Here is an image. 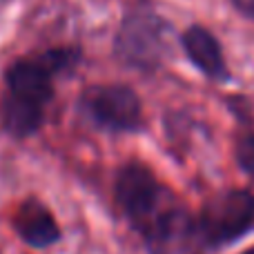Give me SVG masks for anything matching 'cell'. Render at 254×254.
<instances>
[{
    "instance_id": "1",
    "label": "cell",
    "mask_w": 254,
    "mask_h": 254,
    "mask_svg": "<svg viewBox=\"0 0 254 254\" xmlns=\"http://www.w3.org/2000/svg\"><path fill=\"white\" fill-rule=\"evenodd\" d=\"M74 52L54 49L43 56L18 58L4 74L7 92L0 105L4 129L16 138L34 134L43 123L45 107L54 96V76L69 69Z\"/></svg>"
},
{
    "instance_id": "2",
    "label": "cell",
    "mask_w": 254,
    "mask_h": 254,
    "mask_svg": "<svg viewBox=\"0 0 254 254\" xmlns=\"http://www.w3.org/2000/svg\"><path fill=\"white\" fill-rule=\"evenodd\" d=\"M116 56L134 69H156L170 49V25L149 11H134L125 16L116 34Z\"/></svg>"
},
{
    "instance_id": "3",
    "label": "cell",
    "mask_w": 254,
    "mask_h": 254,
    "mask_svg": "<svg viewBox=\"0 0 254 254\" xmlns=\"http://www.w3.org/2000/svg\"><path fill=\"white\" fill-rule=\"evenodd\" d=\"M254 223V194L246 190H230L216 194L201 212V232L210 246H225L237 241Z\"/></svg>"
},
{
    "instance_id": "4",
    "label": "cell",
    "mask_w": 254,
    "mask_h": 254,
    "mask_svg": "<svg viewBox=\"0 0 254 254\" xmlns=\"http://www.w3.org/2000/svg\"><path fill=\"white\" fill-rule=\"evenodd\" d=\"M163 190L143 163H127L116 176V201L138 230H145L161 214Z\"/></svg>"
},
{
    "instance_id": "5",
    "label": "cell",
    "mask_w": 254,
    "mask_h": 254,
    "mask_svg": "<svg viewBox=\"0 0 254 254\" xmlns=\"http://www.w3.org/2000/svg\"><path fill=\"white\" fill-rule=\"evenodd\" d=\"M89 119L107 131H136L143 127V105L134 89L125 85L94 87L85 96Z\"/></svg>"
},
{
    "instance_id": "6",
    "label": "cell",
    "mask_w": 254,
    "mask_h": 254,
    "mask_svg": "<svg viewBox=\"0 0 254 254\" xmlns=\"http://www.w3.org/2000/svg\"><path fill=\"white\" fill-rule=\"evenodd\" d=\"M143 234L149 254H201L205 243L198 221L179 207L163 210Z\"/></svg>"
},
{
    "instance_id": "7",
    "label": "cell",
    "mask_w": 254,
    "mask_h": 254,
    "mask_svg": "<svg viewBox=\"0 0 254 254\" xmlns=\"http://www.w3.org/2000/svg\"><path fill=\"white\" fill-rule=\"evenodd\" d=\"M181 40H183V49L188 54V58L205 76H210L214 80H225L230 76L223 49H221L219 40L214 38V34L210 29L194 25L185 31Z\"/></svg>"
},
{
    "instance_id": "8",
    "label": "cell",
    "mask_w": 254,
    "mask_h": 254,
    "mask_svg": "<svg viewBox=\"0 0 254 254\" xmlns=\"http://www.w3.org/2000/svg\"><path fill=\"white\" fill-rule=\"evenodd\" d=\"M13 228L22 241L29 243L31 248H47L61 239V228L54 214L36 198H29L18 207Z\"/></svg>"
},
{
    "instance_id": "9",
    "label": "cell",
    "mask_w": 254,
    "mask_h": 254,
    "mask_svg": "<svg viewBox=\"0 0 254 254\" xmlns=\"http://www.w3.org/2000/svg\"><path fill=\"white\" fill-rule=\"evenodd\" d=\"M237 163L243 172L254 176V134H241L237 138Z\"/></svg>"
},
{
    "instance_id": "10",
    "label": "cell",
    "mask_w": 254,
    "mask_h": 254,
    "mask_svg": "<svg viewBox=\"0 0 254 254\" xmlns=\"http://www.w3.org/2000/svg\"><path fill=\"white\" fill-rule=\"evenodd\" d=\"M230 2H232L243 16H248L254 20V0H230Z\"/></svg>"
},
{
    "instance_id": "11",
    "label": "cell",
    "mask_w": 254,
    "mask_h": 254,
    "mask_svg": "<svg viewBox=\"0 0 254 254\" xmlns=\"http://www.w3.org/2000/svg\"><path fill=\"white\" fill-rule=\"evenodd\" d=\"M243 254H254V248H250V250H246Z\"/></svg>"
}]
</instances>
